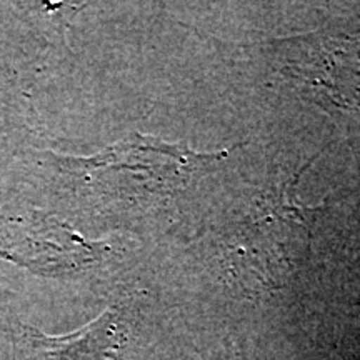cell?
Returning a JSON list of instances; mask_svg holds the SVG:
<instances>
[{
  "label": "cell",
  "instance_id": "cell-1",
  "mask_svg": "<svg viewBox=\"0 0 360 360\" xmlns=\"http://www.w3.org/2000/svg\"><path fill=\"white\" fill-rule=\"evenodd\" d=\"M114 330L115 323L105 312L77 334L49 339L44 345L57 360H107L114 349Z\"/></svg>",
  "mask_w": 360,
  "mask_h": 360
}]
</instances>
